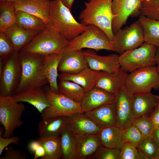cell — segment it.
<instances>
[{
	"label": "cell",
	"mask_w": 159,
	"mask_h": 159,
	"mask_svg": "<svg viewBox=\"0 0 159 159\" xmlns=\"http://www.w3.org/2000/svg\"><path fill=\"white\" fill-rule=\"evenodd\" d=\"M4 156L0 157V159H25L26 155L20 150L14 149L10 146L7 148Z\"/></svg>",
	"instance_id": "cell-43"
},
{
	"label": "cell",
	"mask_w": 159,
	"mask_h": 159,
	"mask_svg": "<svg viewBox=\"0 0 159 159\" xmlns=\"http://www.w3.org/2000/svg\"><path fill=\"white\" fill-rule=\"evenodd\" d=\"M67 116L48 119L42 118L38 125L39 137L60 136L65 127Z\"/></svg>",
	"instance_id": "cell-28"
},
{
	"label": "cell",
	"mask_w": 159,
	"mask_h": 159,
	"mask_svg": "<svg viewBox=\"0 0 159 159\" xmlns=\"http://www.w3.org/2000/svg\"><path fill=\"white\" fill-rule=\"evenodd\" d=\"M41 31L26 29L15 23L7 28L3 32L12 43L15 52L19 53Z\"/></svg>",
	"instance_id": "cell-21"
},
{
	"label": "cell",
	"mask_w": 159,
	"mask_h": 159,
	"mask_svg": "<svg viewBox=\"0 0 159 159\" xmlns=\"http://www.w3.org/2000/svg\"><path fill=\"white\" fill-rule=\"evenodd\" d=\"M46 95L50 106L44 109L41 113L42 119L68 116L77 112H83L80 103L62 94L52 92L49 87L46 90Z\"/></svg>",
	"instance_id": "cell-10"
},
{
	"label": "cell",
	"mask_w": 159,
	"mask_h": 159,
	"mask_svg": "<svg viewBox=\"0 0 159 159\" xmlns=\"http://www.w3.org/2000/svg\"><path fill=\"white\" fill-rule=\"evenodd\" d=\"M112 0H89L79 16L81 23L86 25H92L103 31L112 41L114 37L112 28L114 18Z\"/></svg>",
	"instance_id": "cell-3"
},
{
	"label": "cell",
	"mask_w": 159,
	"mask_h": 159,
	"mask_svg": "<svg viewBox=\"0 0 159 159\" xmlns=\"http://www.w3.org/2000/svg\"><path fill=\"white\" fill-rule=\"evenodd\" d=\"M46 26L53 29L70 41L84 32L87 25L77 21L70 10L61 0L50 1L49 19Z\"/></svg>",
	"instance_id": "cell-2"
},
{
	"label": "cell",
	"mask_w": 159,
	"mask_h": 159,
	"mask_svg": "<svg viewBox=\"0 0 159 159\" xmlns=\"http://www.w3.org/2000/svg\"><path fill=\"white\" fill-rule=\"evenodd\" d=\"M128 74L127 72L121 67L113 73L102 72L95 87L115 94L125 85Z\"/></svg>",
	"instance_id": "cell-22"
},
{
	"label": "cell",
	"mask_w": 159,
	"mask_h": 159,
	"mask_svg": "<svg viewBox=\"0 0 159 159\" xmlns=\"http://www.w3.org/2000/svg\"><path fill=\"white\" fill-rule=\"evenodd\" d=\"M25 0H0V1H8L11 2H16L17 1H21Z\"/></svg>",
	"instance_id": "cell-50"
},
{
	"label": "cell",
	"mask_w": 159,
	"mask_h": 159,
	"mask_svg": "<svg viewBox=\"0 0 159 159\" xmlns=\"http://www.w3.org/2000/svg\"><path fill=\"white\" fill-rule=\"evenodd\" d=\"M122 132L125 142H130L137 147L143 138L140 131L133 124L123 130Z\"/></svg>",
	"instance_id": "cell-38"
},
{
	"label": "cell",
	"mask_w": 159,
	"mask_h": 159,
	"mask_svg": "<svg viewBox=\"0 0 159 159\" xmlns=\"http://www.w3.org/2000/svg\"><path fill=\"white\" fill-rule=\"evenodd\" d=\"M13 96L18 102H26L31 105L40 113L50 106L47 98L46 91L44 90L42 87L27 90Z\"/></svg>",
	"instance_id": "cell-25"
},
{
	"label": "cell",
	"mask_w": 159,
	"mask_h": 159,
	"mask_svg": "<svg viewBox=\"0 0 159 159\" xmlns=\"http://www.w3.org/2000/svg\"><path fill=\"white\" fill-rule=\"evenodd\" d=\"M59 54L60 59L58 69L61 73L76 74L88 67L82 50L72 49L68 45L61 50Z\"/></svg>",
	"instance_id": "cell-14"
},
{
	"label": "cell",
	"mask_w": 159,
	"mask_h": 159,
	"mask_svg": "<svg viewBox=\"0 0 159 159\" xmlns=\"http://www.w3.org/2000/svg\"><path fill=\"white\" fill-rule=\"evenodd\" d=\"M121 159H146L132 143L126 142L120 149Z\"/></svg>",
	"instance_id": "cell-39"
},
{
	"label": "cell",
	"mask_w": 159,
	"mask_h": 159,
	"mask_svg": "<svg viewBox=\"0 0 159 159\" xmlns=\"http://www.w3.org/2000/svg\"><path fill=\"white\" fill-rule=\"evenodd\" d=\"M93 159H121L120 150L102 145L92 157Z\"/></svg>",
	"instance_id": "cell-40"
},
{
	"label": "cell",
	"mask_w": 159,
	"mask_h": 159,
	"mask_svg": "<svg viewBox=\"0 0 159 159\" xmlns=\"http://www.w3.org/2000/svg\"><path fill=\"white\" fill-rule=\"evenodd\" d=\"M25 109L24 105L17 102L13 96H0V123L4 129L3 137H10L15 130L23 125L21 117Z\"/></svg>",
	"instance_id": "cell-6"
},
{
	"label": "cell",
	"mask_w": 159,
	"mask_h": 159,
	"mask_svg": "<svg viewBox=\"0 0 159 159\" xmlns=\"http://www.w3.org/2000/svg\"><path fill=\"white\" fill-rule=\"evenodd\" d=\"M155 159H159V152Z\"/></svg>",
	"instance_id": "cell-51"
},
{
	"label": "cell",
	"mask_w": 159,
	"mask_h": 159,
	"mask_svg": "<svg viewBox=\"0 0 159 159\" xmlns=\"http://www.w3.org/2000/svg\"><path fill=\"white\" fill-rule=\"evenodd\" d=\"M157 47L146 42L135 49L127 51L119 56L120 67L127 72L155 66Z\"/></svg>",
	"instance_id": "cell-5"
},
{
	"label": "cell",
	"mask_w": 159,
	"mask_h": 159,
	"mask_svg": "<svg viewBox=\"0 0 159 159\" xmlns=\"http://www.w3.org/2000/svg\"><path fill=\"white\" fill-rule=\"evenodd\" d=\"M85 113L101 128L116 125L117 110L115 101Z\"/></svg>",
	"instance_id": "cell-18"
},
{
	"label": "cell",
	"mask_w": 159,
	"mask_h": 159,
	"mask_svg": "<svg viewBox=\"0 0 159 159\" xmlns=\"http://www.w3.org/2000/svg\"><path fill=\"white\" fill-rule=\"evenodd\" d=\"M15 11L13 2L0 1V32L16 23Z\"/></svg>",
	"instance_id": "cell-33"
},
{
	"label": "cell",
	"mask_w": 159,
	"mask_h": 159,
	"mask_svg": "<svg viewBox=\"0 0 159 159\" xmlns=\"http://www.w3.org/2000/svg\"><path fill=\"white\" fill-rule=\"evenodd\" d=\"M122 131L116 125L101 128L99 135L102 145L120 150L125 143Z\"/></svg>",
	"instance_id": "cell-26"
},
{
	"label": "cell",
	"mask_w": 159,
	"mask_h": 159,
	"mask_svg": "<svg viewBox=\"0 0 159 159\" xmlns=\"http://www.w3.org/2000/svg\"><path fill=\"white\" fill-rule=\"evenodd\" d=\"M16 11H22L41 19L46 24L49 15L50 0H25L13 2Z\"/></svg>",
	"instance_id": "cell-23"
},
{
	"label": "cell",
	"mask_w": 159,
	"mask_h": 159,
	"mask_svg": "<svg viewBox=\"0 0 159 159\" xmlns=\"http://www.w3.org/2000/svg\"><path fill=\"white\" fill-rule=\"evenodd\" d=\"M40 145L41 144L37 140H32L29 143L28 148L29 152L34 154Z\"/></svg>",
	"instance_id": "cell-45"
},
{
	"label": "cell",
	"mask_w": 159,
	"mask_h": 159,
	"mask_svg": "<svg viewBox=\"0 0 159 159\" xmlns=\"http://www.w3.org/2000/svg\"><path fill=\"white\" fill-rule=\"evenodd\" d=\"M68 46L77 50L86 48L96 51L104 49L115 52L112 41L105 33L92 25H87L85 31L69 41Z\"/></svg>",
	"instance_id": "cell-8"
},
{
	"label": "cell",
	"mask_w": 159,
	"mask_h": 159,
	"mask_svg": "<svg viewBox=\"0 0 159 159\" xmlns=\"http://www.w3.org/2000/svg\"><path fill=\"white\" fill-rule=\"evenodd\" d=\"M18 54L21 64V76L14 95L48 84L44 72L46 56L21 52Z\"/></svg>",
	"instance_id": "cell-1"
},
{
	"label": "cell",
	"mask_w": 159,
	"mask_h": 159,
	"mask_svg": "<svg viewBox=\"0 0 159 159\" xmlns=\"http://www.w3.org/2000/svg\"><path fill=\"white\" fill-rule=\"evenodd\" d=\"M65 127L74 136L99 134L101 128L84 112H77L66 117Z\"/></svg>",
	"instance_id": "cell-16"
},
{
	"label": "cell",
	"mask_w": 159,
	"mask_h": 159,
	"mask_svg": "<svg viewBox=\"0 0 159 159\" xmlns=\"http://www.w3.org/2000/svg\"><path fill=\"white\" fill-rule=\"evenodd\" d=\"M115 99L114 94L95 87L86 92L80 104L83 112L85 113L113 102Z\"/></svg>",
	"instance_id": "cell-20"
},
{
	"label": "cell",
	"mask_w": 159,
	"mask_h": 159,
	"mask_svg": "<svg viewBox=\"0 0 159 159\" xmlns=\"http://www.w3.org/2000/svg\"><path fill=\"white\" fill-rule=\"evenodd\" d=\"M125 86L133 94L159 89V72L156 67H147L130 72Z\"/></svg>",
	"instance_id": "cell-7"
},
{
	"label": "cell",
	"mask_w": 159,
	"mask_h": 159,
	"mask_svg": "<svg viewBox=\"0 0 159 159\" xmlns=\"http://www.w3.org/2000/svg\"><path fill=\"white\" fill-rule=\"evenodd\" d=\"M15 16L16 23L24 28L41 31L46 27L45 23L41 19L26 12L16 11Z\"/></svg>",
	"instance_id": "cell-32"
},
{
	"label": "cell",
	"mask_w": 159,
	"mask_h": 159,
	"mask_svg": "<svg viewBox=\"0 0 159 159\" xmlns=\"http://www.w3.org/2000/svg\"><path fill=\"white\" fill-rule=\"evenodd\" d=\"M137 148L146 159H155L159 152V146L152 137L143 138Z\"/></svg>",
	"instance_id": "cell-35"
},
{
	"label": "cell",
	"mask_w": 159,
	"mask_h": 159,
	"mask_svg": "<svg viewBox=\"0 0 159 159\" xmlns=\"http://www.w3.org/2000/svg\"><path fill=\"white\" fill-rule=\"evenodd\" d=\"M45 154V150L43 146L41 144V145L37 149L34 154V159H37L38 158L41 159L44 156Z\"/></svg>",
	"instance_id": "cell-46"
},
{
	"label": "cell",
	"mask_w": 159,
	"mask_h": 159,
	"mask_svg": "<svg viewBox=\"0 0 159 159\" xmlns=\"http://www.w3.org/2000/svg\"><path fill=\"white\" fill-rule=\"evenodd\" d=\"M141 0H112V9L114 15L112 28L115 34L122 28L130 16L140 15Z\"/></svg>",
	"instance_id": "cell-12"
},
{
	"label": "cell",
	"mask_w": 159,
	"mask_h": 159,
	"mask_svg": "<svg viewBox=\"0 0 159 159\" xmlns=\"http://www.w3.org/2000/svg\"><path fill=\"white\" fill-rule=\"evenodd\" d=\"M83 52L88 67L93 70L111 73L117 71L120 68L119 55L117 54L101 56L90 49Z\"/></svg>",
	"instance_id": "cell-15"
},
{
	"label": "cell",
	"mask_w": 159,
	"mask_h": 159,
	"mask_svg": "<svg viewBox=\"0 0 159 159\" xmlns=\"http://www.w3.org/2000/svg\"><path fill=\"white\" fill-rule=\"evenodd\" d=\"M159 100V96L153 94L151 92L133 94L132 108L134 118L150 117Z\"/></svg>",
	"instance_id": "cell-19"
},
{
	"label": "cell",
	"mask_w": 159,
	"mask_h": 159,
	"mask_svg": "<svg viewBox=\"0 0 159 159\" xmlns=\"http://www.w3.org/2000/svg\"><path fill=\"white\" fill-rule=\"evenodd\" d=\"M132 124L138 128L143 138L152 137L155 126L150 117L143 116L135 118Z\"/></svg>",
	"instance_id": "cell-37"
},
{
	"label": "cell",
	"mask_w": 159,
	"mask_h": 159,
	"mask_svg": "<svg viewBox=\"0 0 159 159\" xmlns=\"http://www.w3.org/2000/svg\"><path fill=\"white\" fill-rule=\"evenodd\" d=\"M60 59L59 54H55L46 56L44 72L49 85V88L52 92L58 93L57 80L59 77L58 67Z\"/></svg>",
	"instance_id": "cell-29"
},
{
	"label": "cell",
	"mask_w": 159,
	"mask_h": 159,
	"mask_svg": "<svg viewBox=\"0 0 159 159\" xmlns=\"http://www.w3.org/2000/svg\"><path fill=\"white\" fill-rule=\"evenodd\" d=\"M150 117L155 127H159V100L157 105Z\"/></svg>",
	"instance_id": "cell-44"
},
{
	"label": "cell",
	"mask_w": 159,
	"mask_h": 159,
	"mask_svg": "<svg viewBox=\"0 0 159 159\" xmlns=\"http://www.w3.org/2000/svg\"><path fill=\"white\" fill-rule=\"evenodd\" d=\"M115 95L117 114L116 125L122 131L132 124L135 119L132 108L133 94L124 85Z\"/></svg>",
	"instance_id": "cell-13"
},
{
	"label": "cell",
	"mask_w": 159,
	"mask_h": 159,
	"mask_svg": "<svg viewBox=\"0 0 159 159\" xmlns=\"http://www.w3.org/2000/svg\"><path fill=\"white\" fill-rule=\"evenodd\" d=\"M15 52L14 47L4 32H0V57L4 59Z\"/></svg>",
	"instance_id": "cell-41"
},
{
	"label": "cell",
	"mask_w": 159,
	"mask_h": 159,
	"mask_svg": "<svg viewBox=\"0 0 159 159\" xmlns=\"http://www.w3.org/2000/svg\"><path fill=\"white\" fill-rule=\"evenodd\" d=\"M142 27L144 42L159 46V20L140 15L138 20Z\"/></svg>",
	"instance_id": "cell-27"
},
{
	"label": "cell",
	"mask_w": 159,
	"mask_h": 159,
	"mask_svg": "<svg viewBox=\"0 0 159 159\" xmlns=\"http://www.w3.org/2000/svg\"><path fill=\"white\" fill-rule=\"evenodd\" d=\"M102 72L93 70L88 67L74 74L61 73L59 75V80L73 81L81 86L86 92L95 86Z\"/></svg>",
	"instance_id": "cell-24"
},
{
	"label": "cell",
	"mask_w": 159,
	"mask_h": 159,
	"mask_svg": "<svg viewBox=\"0 0 159 159\" xmlns=\"http://www.w3.org/2000/svg\"><path fill=\"white\" fill-rule=\"evenodd\" d=\"M62 3L70 10L75 0H61Z\"/></svg>",
	"instance_id": "cell-48"
},
{
	"label": "cell",
	"mask_w": 159,
	"mask_h": 159,
	"mask_svg": "<svg viewBox=\"0 0 159 159\" xmlns=\"http://www.w3.org/2000/svg\"><path fill=\"white\" fill-rule=\"evenodd\" d=\"M152 137L159 146V127H155Z\"/></svg>",
	"instance_id": "cell-47"
},
{
	"label": "cell",
	"mask_w": 159,
	"mask_h": 159,
	"mask_svg": "<svg viewBox=\"0 0 159 159\" xmlns=\"http://www.w3.org/2000/svg\"><path fill=\"white\" fill-rule=\"evenodd\" d=\"M58 93L74 101L80 103L85 93L80 85L71 81L60 80L58 83Z\"/></svg>",
	"instance_id": "cell-31"
},
{
	"label": "cell",
	"mask_w": 159,
	"mask_h": 159,
	"mask_svg": "<svg viewBox=\"0 0 159 159\" xmlns=\"http://www.w3.org/2000/svg\"><path fill=\"white\" fill-rule=\"evenodd\" d=\"M69 43V41L57 31L46 26L34 37L19 52L47 56L59 54Z\"/></svg>",
	"instance_id": "cell-4"
},
{
	"label": "cell",
	"mask_w": 159,
	"mask_h": 159,
	"mask_svg": "<svg viewBox=\"0 0 159 159\" xmlns=\"http://www.w3.org/2000/svg\"><path fill=\"white\" fill-rule=\"evenodd\" d=\"M4 131L3 127L0 130V155L2 154L5 148L11 143L18 145L20 140V138L17 136H15L9 138H4L1 136Z\"/></svg>",
	"instance_id": "cell-42"
},
{
	"label": "cell",
	"mask_w": 159,
	"mask_h": 159,
	"mask_svg": "<svg viewBox=\"0 0 159 159\" xmlns=\"http://www.w3.org/2000/svg\"><path fill=\"white\" fill-rule=\"evenodd\" d=\"M155 59L156 63V66L159 72V46L157 47L155 54Z\"/></svg>",
	"instance_id": "cell-49"
},
{
	"label": "cell",
	"mask_w": 159,
	"mask_h": 159,
	"mask_svg": "<svg viewBox=\"0 0 159 159\" xmlns=\"http://www.w3.org/2000/svg\"><path fill=\"white\" fill-rule=\"evenodd\" d=\"M2 59L3 66L0 73V96H13L21 76V64L18 53L14 52Z\"/></svg>",
	"instance_id": "cell-9"
},
{
	"label": "cell",
	"mask_w": 159,
	"mask_h": 159,
	"mask_svg": "<svg viewBox=\"0 0 159 159\" xmlns=\"http://www.w3.org/2000/svg\"><path fill=\"white\" fill-rule=\"evenodd\" d=\"M62 159H75L74 136L66 127L60 135Z\"/></svg>",
	"instance_id": "cell-34"
},
{
	"label": "cell",
	"mask_w": 159,
	"mask_h": 159,
	"mask_svg": "<svg viewBox=\"0 0 159 159\" xmlns=\"http://www.w3.org/2000/svg\"><path fill=\"white\" fill-rule=\"evenodd\" d=\"M112 42L115 52L119 55L141 46L144 40L143 29L139 21L118 31L114 34Z\"/></svg>",
	"instance_id": "cell-11"
},
{
	"label": "cell",
	"mask_w": 159,
	"mask_h": 159,
	"mask_svg": "<svg viewBox=\"0 0 159 159\" xmlns=\"http://www.w3.org/2000/svg\"><path fill=\"white\" fill-rule=\"evenodd\" d=\"M37 140L45 152V155L41 159H62L60 136L39 137Z\"/></svg>",
	"instance_id": "cell-30"
},
{
	"label": "cell",
	"mask_w": 159,
	"mask_h": 159,
	"mask_svg": "<svg viewBox=\"0 0 159 159\" xmlns=\"http://www.w3.org/2000/svg\"><path fill=\"white\" fill-rule=\"evenodd\" d=\"M140 15L159 20V0H141Z\"/></svg>",
	"instance_id": "cell-36"
},
{
	"label": "cell",
	"mask_w": 159,
	"mask_h": 159,
	"mask_svg": "<svg viewBox=\"0 0 159 159\" xmlns=\"http://www.w3.org/2000/svg\"><path fill=\"white\" fill-rule=\"evenodd\" d=\"M74 137L75 159H91L102 145L99 134L74 136Z\"/></svg>",
	"instance_id": "cell-17"
}]
</instances>
